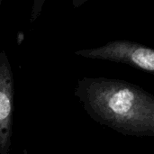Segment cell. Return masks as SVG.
Here are the masks:
<instances>
[{
    "instance_id": "cell-1",
    "label": "cell",
    "mask_w": 154,
    "mask_h": 154,
    "mask_svg": "<svg viewBox=\"0 0 154 154\" xmlns=\"http://www.w3.org/2000/svg\"><path fill=\"white\" fill-rule=\"evenodd\" d=\"M75 96L97 123L126 136H154V97L141 87L121 79L83 78Z\"/></svg>"
},
{
    "instance_id": "cell-2",
    "label": "cell",
    "mask_w": 154,
    "mask_h": 154,
    "mask_svg": "<svg viewBox=\"0 0 154 154\" xmlns=\"http://www.w3.org/2000/svg\"><path fill=\"white\" fill-rule=\"evenodd\" d=\"M76 55L96 60L123 63L138 69L154 72V51L130 41H113L94 49L75 51Z\"/></svg>"
},
{
    "instance_id": "cell-3",
    "label": "cell",
    "mask_w": 154,
    "mask_h": 154,
    "mask_svg": "<svg viewBox=\"0 0 154 154\" xmlns=\"http://www.w3.org/2000/svg\"><path fill=\"white\" fill-rule=\"evenodd\" d=\"M14 76L5 51H0V154H8L12 145Z\"/></svg>"
},
{
    "instance_id": "cell-4",
    "label": "cell",
    "mask_w": 154,
    "mask_h": 154,
    "mask_svg": "<svg viewBox=\"0 0 154 154\" xmlns=\"http://www.w3.org/2000/svg\"><path fill=\"white\" fill-rule=\"evenodd\" d=\"M1 3H2V1H1V0H0V5H1Z\"/></svg>"
}]
</instances>
